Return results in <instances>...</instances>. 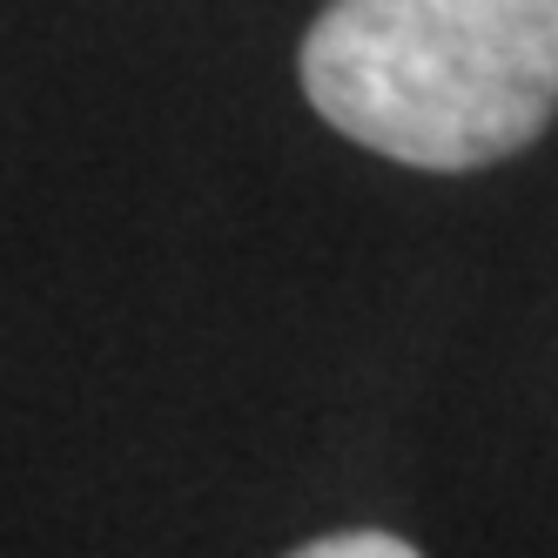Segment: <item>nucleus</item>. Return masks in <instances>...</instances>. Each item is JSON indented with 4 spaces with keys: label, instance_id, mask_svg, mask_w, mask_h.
Here are the masks:
<instances>
[{
    "label": "nucleus",
    "instance_id": "nucleus-1",
    "mask_svg": "<svg viewBox=\"0 0 558 558\" xmlns=\"http://www.w3.org/2000/svg\"><path fill=\"white\" fill-rule=\"evenodd\" d=\"M303 95L390 162H505L558 108V0H330L303 41Z\"/></svg>",
    "mask_w": 558,
    "mask_h": 558
},
{
    "label": "nucleus",
    "instance_id": "nucleus-2",
    "mask_svg": "<svg viewBox=\"0 0 558 558\" xmlns=\"http://www.w3.org/2000/svg\"><path fill=\"white\" fill-rule=\"evenodd\" d=\"M290 558H417V551L390 532H330V538H310Z\"/></svg>",
    "mask_w": 558,
    "mask_h": 558
}]
</instances>
